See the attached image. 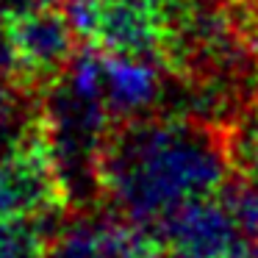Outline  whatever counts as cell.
I'll use <instances>...</instances> for the list:
<instances>
[{"label": "cell", "instance_id": "3", "mask_svg": "<svg viewBox=\"0 0 258 258\" xmlns=\"http://www.w3.org/2000/svg\"><path fill=\"white\" fill-rule=\"evenodd\" d=\"M172 258H233L239 228L222 191L186 203L153 228Z\"/></svg>", "mask_w": 258, "mask_h": 258}, {"label": "cell", "instance_id": "10", "mask_svg": "<svg viewBox=\"0 0 258 258\" xmlns=\"http://www.w3.org/2000/svg\"><path fill=\"white\" fill-rule=\"evenodd\" d=\"M20 73V58H17V47L12 39V28H9V20L0 23V78H14Z\"/></svg>", "mask_w": 258, "mask_h": 258}, {"label": "cell", "instance_id": "1", "mask_svg": "<svg viewBox=\"0 0 258 258\" xmlns=\"http://www.w3.org/2000/svg\"><path fill=\"white\" fill-rule=\"evenodd\" d=\"M233 175L230 128L180 111L114 122L100 153L103 208L150 230Z\"/></svg>", "mask_w": 258, "mask_h": 258}, {"label": "cell", "instance_id": "13", "mask_svg": "<svg viewBox=\"0 0 258 258\" xmlns=\"http://www.w3.org/2000/svg\"><path fill=\"white\" fill-rule=\"evenodd\" d=\"M3 20H6V14H3V12H0V23H3Z\"/></svg>", "mask_w": 258, "mask_h": 258}, {"label": "cell", "instance_id": "11", "mask_svg": "<svg viewBox=\"0 0 258 258\" xmlns=\"http://www.w3.org/2000/svg\"><path fill=\"white\" fill-rule=\"evenodd\" d=\"M56 6H61V0H0V12L6 14V20L34 14V12H42V9H56Z\"/></svg>", "mask_w": 258, "mask_h": 258}, {"label": "cell", "instance_id": "7", "mask_svg": "<svg viewBox=\"0 0 258 258\" xmlns=\"http://www.w3.org/2000/svg\"><path fill=\"white\" fill-rule=\"evenodd\" d=\"M100 236L106 258H169V250L150 228L128 222L100 208Z\"/></svg>", "mask_w": 258, "mask_h": 258}, {"label": "cell", "instance_id": "2", "mask_svg": "<svg viewBox=\"0 0 258 258\" xmlns=\"http://www.w3.org/2000/svg\"><path fill=\"white\" fill-rule=\"evenodd\" d=\"M9 28L17 47L20 73L42 92L67 73L84 45L81 34L75 31L73 20L61 6L14 17L9 20Z\"/></svg>", "mask_w": 258, "mask_h": 258}, {"label": "cell", "instance_id": "12", "mask_svg": "<svg viewBox=\"0 0 258 258\" xmlns=\"http://www.w3.org/2000/svg\"><path fill=\"white\" fill-rule=\"evenodd\" d=\"M236 3H244V6H252V9H258V0H236Z\"/></svg>", "mask_w": 258, "mask_h": 258}, {"label": "cell", "instance_id": "4", "mask_svg": "<svg viewBox=\"0 0 258 258\" xmlns=\"http://www.w3.org/2000/svg\"><path fill=\"white\" fill-rule=\"evenodd\" d=\"M67 208L47 139L0 158V219Z\"/></svg>", "mask_w": 258, "mask_h": 258}, {"label": "cell", "instance_id": "9", "mask_svg": "<svg viewBox=\"0 0 258 258\" xmlns=\"http://www.w3.org/2000/svg\"><path fill=\"white\" fill-rule=\"evenodd\" d=\"M230 158L236 175L258 186V103L230 125Z\"/></svg>", "mask_w": 258, "mask_h": 258}, {"label": "cell", "instance_id": "5", "mask_svg": "<svg viewBox=\"0 0 258 258\" xmlns=\"http://www.w3.org/2000/svg\"><path fill=\"white\" fill-rule=\"evenodd\" d=\"M45 142V92L23 75L0 78V158Z\"/></svg>", "mask_w": 258, "mask_h": 258}, {"label": "cell", "instance_id": "8", "mask_svg": "<svg viewBox=\"0 0 258 258\" xmlns=\"http://www.w3.org/2000/svg\"><path fill=\"white\" fill-rule=\"evenodd\" d=\"M42 258H106L100 236V208L70 211L56 236L47 241Z\"/></svg>", "mask_w": 258, "mask_h": 258}, {"label": "cell", "instance_id": "6", "mask_svg": "<svg viewBox=\"0 0 258 258\" xmlns=\"http://www.w3.org/2000/svg\"><path fill=\"white\" fill-rule=\"evenodd\" d=\"M70 217V208H53L28 217L0 219V258H42L47 241Z\"/></svg>", "mask_w": 258, "mask_h": 258}]
</instances>
